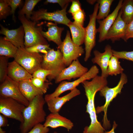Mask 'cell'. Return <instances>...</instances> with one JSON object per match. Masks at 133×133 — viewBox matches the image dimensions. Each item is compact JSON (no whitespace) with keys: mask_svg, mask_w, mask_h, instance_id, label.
<instances>
[{"mask_svg":"<svg viewBox=\"0 0 133 133\" xmlns=\"http://www.w3.org/2000/svg\"><path fill=\"white\" fill-rule=\"evenodd\" d=\"M46 101L43 95L36 97L23 112L24 121L21 123V133H27L35 125L45 121L46 114L44 109Z\"/></svg>","mask_w":133,"mask_h":133,"instance_id":"6da1fadb","label":"cell"},{"mask_svg":"<svg viewBox=\"0 0 133 133\" xmlns=\"http://www.w3.org/2000/svg\"><path fill=\"white\" fill-rule=\"evenodd\" d=\"M18 17L25 32L24 45L25 48L39 44H48L46 39L41 34L42 27L36 26V25L38 22L28 19L25 15H18Z\"/></svg>","mask_w":133,"mask_h":133,"instance_id":"7a4b0ae2","label":"cell"},{"mask_svg":"<svg viewBox=\"0 0 133 133\" xmlns=\"http://www.w3.org/2000/svg\"><path fill=\"white\" fill-rule=\"evenodd\" d=\"M128 82L126 75L124 73L121 74L119 81L115 87L111 88L106 86L100 91V95L104 97L105 101L104 104L102 106L97 107L96 108L97 114H98L102 111L104 112L103 121V128L106 129H109L110 127V121L107 117V111L108 108L110 103L115 98L117 95L120 93L123 86Z\"/></svg>","mask_w":133,"mask_h":133,"instance_id":"3957f363","label":"cell"},{"mask_svg":"<svg viewBox=\"0 0 133 133\" xmlns=\"http://www.w3.org/2000/svg\"><path fill=\"white\" fill-rule=\"evenodd\" d=\"M43 56L41 68L52 72L51 75L47 77L50 82L55 79L66 66L63 61L62 54L59 49L55 50L51 49Z\"/></svg>","mask_w":133,"mask_h":133,"instance_id":"277c9868","label":"cell"},{"mask_svg":"<svg viewBox=\"0 0 133 133\" xmlns=\"http://www.w3.org/2000/svg\"><path fill=\"white\" fill-rule=\"evenodd\" d=\"M14 58L15 61L32 75L41 68L43 55L28 51L25 48H18Z\"/></svg>","mask_w":133,"mask_h":133,"instance_id":"5b68a950","label":"cell"},{"mask_svg":"<svg viewBox=\"0 0 133 133\" xmlns=\"http://www.w3.org/2000/svg\"><path fill=\"white\" fill-rule=\"evenodd\" d=\"M99 69L96 65L92 66L88 71L78 79L72 82L65 81L61 82L55 91L50 94L46 95L44 97L46 101L49 100L59 96L63 92L68 90H71L76 88L83 81L93 79L97 75Z\"/></svg>","mask_w":133,"mask_h":133,"instance_id":"8992f818","label":"cell"},{"mask_svg":"<svg viewBox=\"0 0 133 133\" xmlns=\"http://www.w3.org/2000/svg\"><path fill=\"white\" fill-rule=\"evenodd\" d=\"M26 106L16 100L9 98H0V113L6 117L20 122L24 121L23 112Z\"/></svg>","mask_w":133,"mask_h":133,"instance_id":"52a82bcc","label":"cell"},{"mask_svg":"<svg viewBox=\"0 0 133 133\" xmlns=\"http://www.w3.org/2000/svg\"><path fill=\"white\" fill-rule=\"evenodd\" d=\"M57 49H59L62 54L63 61L66 66H68L73 61L78 59L84 53L82 47L73 42L68 31L65 39Z\"/></svg>","mask_w":133,"mask_h":133,"instance_id":"ba28073f","label":"cell"},{"mask_svg":"<svg viewBox=\"0 0 133 133\" xmlns=\"http://www.w3.org/2000/svg\"><path fill=\"white\" fill-rule=\"evenodd\" d=\"M99 9V4L97 3L95 5L93 13L89 15V21L87 26L85 28L84 43L85 55L84 61H87L91 56L92 50L96 45V38L97 32L96 21Z\"/></svg>","mask_w":133,"mask_h":133,"instance_id":"9c48e42d","label":"cell"},{"mask_svg":"<svg viewBox=\"0 0 133 133\" xmlns=\"http://www.w3.org/2000/svg\"><path fill=\"white\" fill-rule=\"evenodd\" d=\"M68 4L61 10L53 12L47 11V9H40L35 11H33L30 18L32 21L38 22L41 20L53 21L56 23L62 24L67 26L71 21L66 16V10Z\"/></svg>","mask_w":133,"mask_h":133,"instance_id":"30bf717a","label":"cell"},{"mask_svg":"<svg viewBox=\"0 0 133 133\" xmlns=\"http://www.w3.org/2000/svg\"><path fill=\"white\" fill-rule=\"evenodd\" d=\"M0 97L13 99L28 106L29 103L20 91L19 82L14 81L8 76L0 85Z\"/></svg>","mask_w":133,"mask_h":133,"instance_id":"8fae6325","label":"cell"},{"mask_svg":"<svg viewBox=\"0 0 133 133\" xmlns=\"http://www.w3.org/2000/svg\"><path fill=\"white\" fill-rule=\"evenodd\" d=\"M88 71L87 68L83 66L77 59L62 71L55 79V82L58 83L64 80L79 78Z\"/></svg>","mask_w":133,"mask_h":133,"instance_id":"7c38bea8","label":"cell"},{"mask_svg":"<svg viewBox=\"0 0 133 133\" xmlns=\"http://www.w3.org/2000/svg\"><path fill=\"white\" fill-rule=\"evenodd\" d=\"M0 25V33L5 35L3 37L4 39L10 42L18 49L25 48L24 38L25 33L22 25L17 29L11 30L1 24Z\"/></svg>","mask_w":133,"mask_h":133,"instance_id":"4fadbf2b","label":"cell"},{"mask_svg":"<svg viewBox=\"0 0 133 133\" xmlns=\"http://www.w3.org/2000/svg\"><path fill=\"white\" fill-rule=\"evenodd\" d=\"M123 0H119L114 10L110 14L104 19L98 20L99 25L97 29L99 33V42H101L106 40L107 33L114 23L122 7Z\"/></svg>","mask_w":133,"mask_h":133,"instance_id":"5bb4252c","label":"cell"},{"mask_svg":"<svg viewBox=\"0 0 133 133\" xmlns=\"http://www.w3.org/2000/svg\"><path fill=\"white\" fill-rule=\"evenodd\" d=\"M127 24L121 17V12L119 11L114 23L108 32L106 40H111L113 42L118 40L124 37Z\"/></svg>","mask_w":133,"mask_h":133,"instance_id":"9a60e30c","label":"cell"},{"mask_svg":"<svg viewBox=\"0 0 133 133\" xmlns=\"http://www.w3.org/2000/svg\"><path fill=\"white\" fill-rule=\"evenodd\" d=\"M112 50L111 46L108 45L105 46V51L103 53L97 50L93 51L94 57L92 59V61L93 63L99 65L101 70V76L106 78L108 76L107 70L109 61L113 56Z\"/></svg>","mask_w":133,"mask_h":133,"instance_id":"2e32d148","label":"cell"},{"mask_svg":"<svg viewBox=\"0 0 133 133\" xmlns=\"http://www.w3.org/2000/svg\"><path fill=\"white\" fill-rule=\"evenodd\" d=\"M80 94V90L76 88L64 96L51 98L46 101L48 109L51 113H59L62 107L65 103Z\"/></svg>","mask_w":133,"mask_h":133,"instance_id":"e0dca14e","label":"cell"},{"mask_svg":"<svg viewBox=\"0 0 133 133\" xmlns=\"http://www.w3.org/2000/svg\"><path fill=\"white\" fill-rule=\"evenodd\" d=\"M8 76L18 82L33 78L32 75L14 60L9 63Z\"/></svg>","mask_w":133,"mask_h":133,"instance_id":"ac0fdd59","label":"cell"},{"mask_svg":"<svg viewBox=\"0 0 133 133\" xmlns=\"http://www.w3.org/2000/svg\"><path fill=\"white\" fill-rule=\"evenodd\" d=\"M43 125L52 128L63 127L68 130H71L74 126L73 123L70 120L61 115L59 113H51L48 115Z\"/></svg>","mask_w":133,"mask_h":133,"instance_id":"d6986e66","label":"cell"},{"mask_svg":"<svg viewBox=\"0 0 133 133\" xmlns=\"http://www.w3.org/2000/svg\"><path fill=\"white\" fill-rule=\"evenodd\" d=\"M48 31L44 32L42 30L41 34L43 37L49 41H52L59 47L62 43L61 39L62 33L64 30L63 28L58 27L57 24L52 22H48L46 25Z\"/></svg>","mask_w":133,"mask_h":133,"instance_id":"ffe728a7","label":"cell"},{"mask_svg":"<svg viewBox=\"0 0 133 133\" xmlns=\"http://www.w3.org/2000/svg\"><path fill=\"white\" fill-rule=\"evenodd\" d=\"M30 80H24L19 82L21 93L29 102L32 101L36 96L43 95L44 94L42 91L32 83Z\"/></svg>","mask_w":133,"mask_h":133,"instance_id":"44dd1931","label":"cell"},{"mask_svg":"<svg viewBox=\"0 0 133 133\" xmlns=\"http://www.w3.org/2000/svg\"><path fill=\"white\" fill-rule=\"evenodd\" d=\"M67 26L70 30L72 41L76 44L80 46L84 42L85 28L74 21H71Z\"/></svg>","mask_w":133,"mask_h":133,"instance_id":"7402d4cb","label":"cell"},{"mask_svg":"<svg viewBox=\"0 0 133 133\" xmlns=\"http://www.w3.org/2000/svg\"><path fill=\"white\" fill-rule=\"evenodd\" d=\"M18 48L10 42L0 37V55L14 58Z\"/></svg>","mask_w":133,"mask_h":133,"instance_id":"603a6c76","label":"cell"},{"mask_svg":"<svg viewBox=\"0 0 133 133\" xmlns=\"http://www.w3.org/2000/svg\"><path fill=\"white\" fill-rule=\"evenodd\" d=\"M120 10L122 18L128 24L133 19V0H123Z\"/></svg>","mask_w":133,"mask_h":133,"instance_id":"cb8c5ba5","label":"cell"},{"mask_svg":"<svg viewBox=\"0 0 133 133\" xmlns=\"http://www.w3.org/2000/svg\"><path fill=\"white\" fill-rule=\"evenodd\" d=\"M113 0H98L97 2L99 4V12L96 19L98 20H103L108 15L111 4Z\"/></svg>","mask_w":133,"mask_h":133,"instance_id":"d4e9b609","label":"cell"},{"mask_svg":"<svg viewBox=\"0 0 133 133\" xmlns=\"http://www.w3.org/2000/svg\"><path fill=\"white\" fill-rule=\"evenodd\" d=\"M119 59L117 57L113 55L109 62L107 70L108 75H116L123 73L124 69L120 65Z\"/></svg>","mask_w":133,"mask_h":133,"instance_id":"484cf974","label":"cell"},{"mask_svg":"<svg viewBox=\"0 0 133 133\" xmlns=\"http://www.w3.org/2000/svg\"><path fill=\"white\" fill-rule=\"evenodd\" d=\"M41 0H25L24 5L18 12L19 15H26V17L30 19L33 14V10L35 6Z\"/></svg>","mask_w":133,"mask_h":133,"instance_id":"4316f807","label":"cell"},{"mask_svg":"<svg viewBox=\"0 0 133 133\" xmlns=\"http://www.w3.org/2000/svg\"><path fill=\"white\" fill-rule=\"evenodd\" d=\"M9 58L0 56V82H3L8 76V59Z\"/></svg>","mask_w":133,"mask_h":133,"instance_id":"83f0119b","label":"cell"},{"mask_svg":"<svg viewBox=\"0 0 133 133\" xmlns=\"http://www.w3.org/2000/svg\"><path fill=\"white\" fill-rule=\"evenodd\" d=\"M30 80L35 87L42 91L44 94L47 92L49 86L52 84L50 82H46L35 78L33 77Z\"/></svg>","mask_w":133,"mask_h":133,"instance_id":"f1b7e54d","label":"cell"},{"mask_svg":"<svg viewBox=\"0 0 133 133\" xmlns=\"http://www.w3.org/2000/svg\"><path fill=\"white\" fill-rule=\"evenodd\" d=\"M11 15V8L6 0H0V20L6 19L7 17Z\"/></svg>","mask_w":133,"mask_h":133,"instance_id":"f546056e","label":"cell"},{"mask_svg":"<svg viewBox=\"0 0 133 133\" xmlns=\"http://www.w3.org/2000/svg\"><path fill=\"white\" fill-rule=\"evenodd\" d=\"M25 49L29 52L37 53H41L44 54L46 53L49 50L51 49L50 47V45L49 44H39Z\"/></svg>","mask_w":133,"mask_h":133,"instance_id":"4dcf8cb0","label":"cell"},{"mask_svg":"<svg viewBox=\"0 0 133 133\" xmlns=\"http://www.w3.org/2000/svg\"><path fill=\"white\" fill-rule=\"evenodd\" d=\"M52 74L51 71L41 68L35 71L32 75L33 78H36L46 82H49L47 79V77Z\"/></svg>","mask_w":133,"mask_h":133,"instance_id":"1f68e13d","label":"cell"},{"mask_svg":"<svg viewBox=\"0 0 133 133\" xmlns=\"http://www.w3.org/2000/svg\"><path fill=\"white\" fill-rule=\"evenodd\" d=\"M112 51L113 55L117 57L119 59H124L133 62V50L119 51L112 50Z\"/></svg>","mask_w":133,"mask_h":133,"instance_id":"d6a6232c","label":"cell"},{"mask_svg":"<svg viewBox=\"0 0 133 133\" xmlns=\"http://www.w3.org/2000/svg\"><path fill=\"white\" fill-rule=\"evenodd\" d=\"M11 8V14L12 16V19L15 22L16 21L15 13L16 9L20 6L23 1L21 0H6Z\"/></svg>","mask_w":133,"mask_h":133,"instance_id":"836d02e7","label":"cell"},{"mask_svg":"<svg viewBox=\"0 0 133 133\" xmlns=\"http://www.w3.org/2000/svg\"><path fill=\"white\" fill-rule=\"evenodd\" d=\"M72 15L74 22L83 26L85 16V13L83 10L82 9Z\"/></svg>","mask_w":133,"mask_h":133,"instance_id":"e575fe53","label":"cell"},{"mask_svg":"<svg viewBox=\"0 0 133 133\" xmlns=\"http://www.w3.org/2000/svg\"><path fill=\"white\" fill-rule=\"evenodd\" d=\"M50 130L48 127H46L41 123L35 125L27 133H48Z\"/></svg>","mask_w":133,"mask_h":133,"instance_id":"d590c367","label":"cell"},{"mask_svg":"<svg viewBox=\"0 0 133 133\" xmlns=\"http://www.w3.org/2000/svg\"><path fill=\"white\" fill-rule=\"evenodd\" d=\"M131 38H133V19L127 24L125 35L123 39L126 42Z\"/></svg>","mask_w":133,"mask_h":133,"instance_id":"8d00e7d4","label":"cell"},{"mask_svg":"<svg viewBox=\"0 0 133 133\" xmlns=\"http://www.w3.org/2000/svg\"><path fill=\"white\" fill-rule=\"evenodd\" d=\"M72 4L68 12L73 14L82 9L81 4L78 0H72Z\"/></svg>","mask_w":133,"mask_h":133,"instance_id":"74e56055","label":"cell"},{"mask_svg":"<svg viewBox=\"0 0 133 133\" xmlns=\"http://www.w3.org/2000/svg\"><path fill=\"white\" fill-rule=\"evenodd\" d=\"M72 0H47L44 2L45 4L48 3H57L63 9L67 4L71 2Z\"/></svg>","mask_w":133,"mask_h":133,"instance_id":"f35d334b","label":"cell"},{"mask_svg":"<svg viewBox=\"0 0 133 133\" xmlns=\"http://www.w3.org/2000/svg\"><path fill=\"white\" fill-rule=\"evenodd\" d=\"M6 117L3 115L0 114V127L6 126L8 124V121Z\"/></svg>","mask_w":133,"mask_h":133,"instance_id":"ab89813d","label":"cell"},{"mask_svg":"<svg viewBox=\"0 0 133 133\" xmlns=\"http://www.w3.org/2000/svg\"><path fill=\"white\" fill-rule=\"evenodd\" d=\"M117 126V125L116 124L115 121L114 122L113 124L112 128L109 131L105 132L104 133H115L114 131L115 128Z\"/></svg>","mask_w":133,"mask_h":133,"instance_id":"60d3db41","label":"cell"},{"mask_svg":"<svg viewBox=\"0 0 133 133\" xmlns=\"http://www.w3.org/2000/svg\"><path fill=\"white\" fill-rule=\"evenodd\" d=\"M86 1L88 3L91 4H93L97 1V0H87Z\"/></svg>","mask_w":133,"mask_h":133,"instance_id":"b9f144b4","label":"cell"},{"mask_svg":"<svg viewBox=\"0 0 133 133\" xmlns=\"http://www.w3.org/2000/svg\"><path fill=\"white\" fill-rule=\"evenodd\" d=\"M0 133H6L5 131H4L1 127H0Z\"/></svg>","mask_w":133,"mask_h":133,"instance_id":"7bdbcfd3","label":"cell"},{"mask_svg":"<svg viewBox=\"0 0 133 133\" xmlns=\"http://www.w3.org/2000/svg\"><path fill=\"white\" fill-rule=\"evenodd\" d=\"M54 133H57L55 131L54 132Z\"/></svg>","mask_w":133,"mask_h":133,"instance_id":"ee69618b","label":"cell"}]
</instances>
